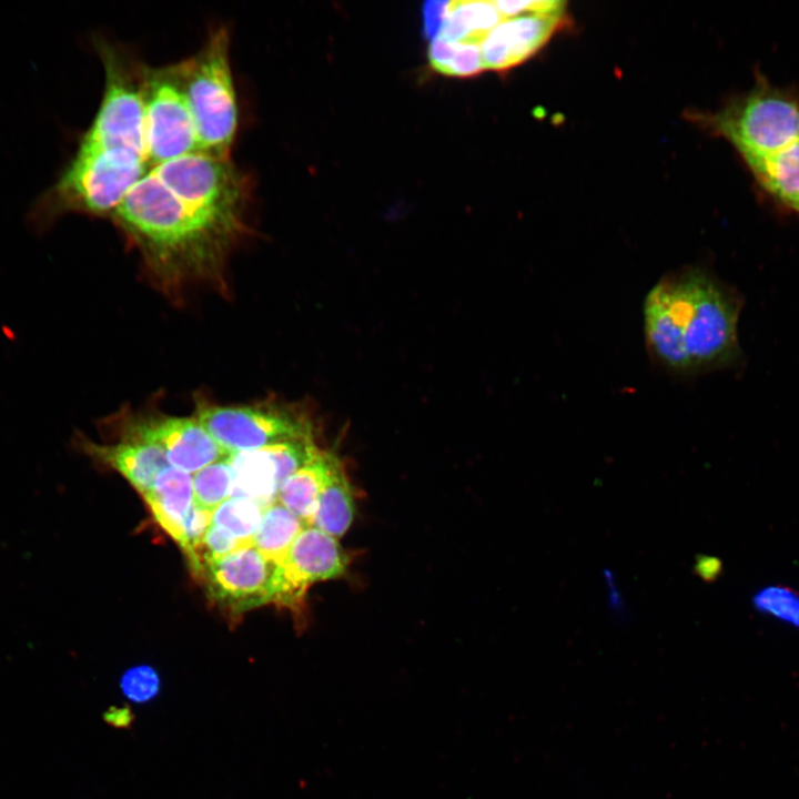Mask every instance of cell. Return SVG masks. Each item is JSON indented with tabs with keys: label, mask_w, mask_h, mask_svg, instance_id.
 <instances>
[{
	"label": "cell",
	"mask_w": 799,
	"mask_h": 799,
	"mask_svg": "<svg viewBox=\"0 0 799 799\" xmlns=\"http://www.w3.org/2000/svg\"><path fill=\"white\" fill-rule=\"evenodd\" d=\"M741 307L737 291L707 267L687 265L666 273L643 305L649 358L678 377L735 366L741 357Z\"/></svg>",
	"instance_id": "6da1fadb"
},
{
	"label": "cell",
	"mask_w": 799,
	"mask_h": 799,
	"mask_svg": "<svg viewBox=\"0 0 799 799\" xmlns=\"http://www.w3.org/2000/svg\"><path fill=\"white\" fill-rule=\"evenodd\" d=\"M111 220L170 294L196 283L224 286L227 257L246 233L186 205L150 170Z\"/></svg>",
	"instance_id": "7a4b0ae2"
},
{
	"label": "cell",
	"mask_w": 799,
	"mask_h": 799,
	"mask_svg": "<svg viewBox=\"0 0 799 799\" xmlns=\"http://www.w3.org/2000/svg\"><path fill=\"white\" fill-rule=\"evenodd\" d=\"M148 166L145 159L128 150L77 149L55 182L37 199L29 224L42 233L68 213L111 219Z\"/></svg>",
	"instance_id": "3957f363"
},
{
	"label": "cell",
	"mask_w": 799,
	"mask_h": 799,
	"mask_svg": "<svg viewBox=\"0 0 799 799\" xmlns=\"http://www.w3.org/2000/svg\"><path fill=\"white\" fill-rule=\"evenodd\" d=\"M174 64L194 121L199 150L230 158L239 105L227 29L215 28L194 54Z\"/></svg>",
	"instance_id": "277c9868"
},
{
	"label": "cell",
	"mask_w": 799,
	"mask_h": 799,
	"mask_svg": "<svg viewBox=\"0 0 799 799\" xmlns=\"http://www.w3.org/2000/svg\"><path fill=\"white\" fill-rule=\"evenodd\" d=\"M95 45L104 68V90L93 120L79 140L78 150L123 149L146 161L144 63L109 42L97 41Z\"/></svg>",
	"instance_id": "5b68a950"
},
{
	"label": "cell",
	"mask_w": 799,
	"mask_h": 799,
	"mask_svg": "<svg viewBox=\"0 0 799 799\" xmlns=\"http://www.w3.org/2000/svg\"><path fill=\"white\" fill-rule=\"evenodd\" d=\"M736 151L762 192L799 215V94L772 103Z\"/></svg>",
	"instance_id": "8992f818"
},
{
	"label": "cell",
	"mask_w": 799,
	"mask_h": 799,
	"mask_svg": "<svg viewBox=\"0 0 799 799\" xmlns=\"http://www.w3.org/2000/svg\"><path fill=\"white\" fill-rule=\"evenodd\" d=\"M150 171L186 205L247 232L251 180L231 158L196 150Z\"/></svg>",
	"instance_id": "52a82bcc"
},
{
	"label": "cell",
	"mask_w": 799,
	"mask_h": 799,
	"mask_svg": "<svg viewBox=\"0 0 799 799\" xmlns=\"http://www.w3.org/2000/svg\"><path fill=\"white\" fill-rule=\"evenodd\" d=\"M194 417L230 455L313 437L309 417L280 404L218 405L198 400Z\"/></svg>",
	"instance_id": "ba28073f"
},
{
	"label": "cell",
	"mask_w": 799,
	"mask_h": 799,
	"mask_svg": "<svg viewBox=\"0 0 799 799\" xmlns=\"http://www.w3.org/2000/svg\"><path fill=\"white\" fill-rule=\"evenodd\" d=\"M145 154L151 168L199 150L175 64L143 68Z\"/></svg>",
	"instance_id": "9c48e42d"
},
{
	"label": "cell",
	"mask_w": 799,
	"mask_h": 799,
	"mask_svg": "<svg viewBox=\"0 0 799 799\" xmlns=\"http://www.w3.org/2000/svg\"><path fill=\"white\" fill-rule=\"evenodd\" d=\"M347 566L348 557L338 539L306 526L276 568L272 604L302 615L309 588L342 577Z\"/></svg>",
	"instance_id": "30bf717a"
},
{
	"label": "cell",
	"mask_w": 799,
	"mask_h": 799,
	"mask_svg": "<svg viewBox=\"0 0 799 799\" xmlns=\"http://www.w3.org/2000/svg\"><path fill=\"white\" fill-rule=\"evenodd\" d=\"M276 568L251 545L208 564L199 579L213 604L240 616L272 604Z\"/></svg>",
	"instance_id": "8fae6325"
},
{
	"label": "cell",
	"mask_w": 799,
	"mask_h": 799,
	"mask_svg": "<svg viewBox=\"0 0 799 799\" xmlns=\"http://www.w3.org/2000/svg\"><path fill=\"white\" fill-rule=\"evenodd\" d=\"M122 423V438L159 446L171 466L189 474L224 459L223 449L195 417L132 415Z\"/></svg>",
	"instance_id": "7c38bea8"
},
{
	"label": "cell",
	"mask_w": 799,
	"mask_h": 799,
	"mask_svg": "<svg viewBox=\"0 0 799 799\" xmlns=\"http://www.w3.org/2000/svg\"><path fill=\"white\" fill-rule=\"evenodd\" d=\"M567 23L562 14H520L503 19L479 43L483 65L507 71L535 54Z\"/></svg>",
	"instance_id": "4fadbf2b"
},
{
	"label": "cell",
	"mask_w": 799,
	"mask_h": 799,
	"mask_svg": "<svg viewBox=\"0 0 799 799\" xmlns=\"http://www.w3.org/2000/svg\"><path fill=\"white\" fill-rule=\"evenodd\" d=\"M73 443L94 462L120 473L141 495L171 466L159 446L142 441L122 438L118 443L98 444L77 433Z\"/></svg>",
	"instance_id": "5bb4252c"
},
{
	"label": "cell",
	"mask_w": 799,
	"mask_h": 799,
	"mask_svg": "<svg viewBox=\"0 0 799 799\" xmlns=\"http://www.w3.org/2000/svg\"><path fill=\"white\" fill-rule=\"evenodd\" d=\"M142 497L156 523L179 544L193 506L192 475L169 466Z\"/></svg>",
	"instance_id": "9a60e30c"
},
{
	"label": "cell",
	"mask_w": 799,
	"mask_h": 799,
	"mask_svg": "<svg viewBox=\"0 0 799 799\" xmlns=\"http://www.w3.org/2000/svg\"><path fill=\"white\" fill-rule=\"evenodd\" d=\"M340 463L335 454L320 449L280 486L277 502L312 526L322 490Z\"/></svg>",
	"instance_id": "2e32d148"
},
{
	"label": "cell",
	"mask_w": 799,
	"mask_h": 799,
	"mask_svg": "<svg viewBox=\"0 0 799 799\" xmlns=\"http://www.w3.org/2000/svg\"><path fill=\"white\" fill-rule=\"evenodd\" d=\"M233 483L230 497L251 499L264 509L277 502L279 466L272 446L231 454Z\"/></svg>",
	"instance_id": "e0dca14e"
},
{
	"label": "cell",
	"mask_w": 799,
	"mask_h": 799,
	"mask_svg": "<svg viewBox=\"0 0 799 799\" xmlns=\"http://www.w3.org/2000/svg\"><path fill=\"white\" fill-rule=\"evenodd\" d=\"M502 20L494 1L455 0L449 2L438 36L453 42L479 44Z\"/></svg>",
	"instance_id": "ac0fdd59"
},
{
	"label": "cell",
	"mask_w": 799,
	"mask_h": 799,
	"mask_svg": "<svg viewBox=\"0 0 799 799\" xmlns=\"http://www.w3.org/2000/svg\"><path fill=\"white\" fill-rule=\"evenodd\" d=\"M354 517L353 489L340 463L322 490L312 526L338 539L350 529Z\"/></svg>",
	"instance_id": "d6986e66"
},
{
	"label": "cell",
	"mask_w": 799,
	"mask_h": 799,
	"mask_svg": "<svg viewBox=\"0 0 799 799\" xmlns=\"http://www.w3.org/2000/svg\"><path fill=\"white\" fill-rule=\"evenodd\" d=\"M305 527L306 525L297 516L275 502L263 510L252 546L279 567Z\"/></svg>",
	"instance_id": "ffe728a7"
},
{
	"label": "cell",
	"mask_w": 799,
	"mask_h": 799,
	"mask_svg": "<svg viewBox=\"0 0 799 799\" xmlns=\"http://www.w3.org/2000/svg\"><path fill=\"white\" fill-rule=\"evenodd\" d=\"M427 52L432 68L446 75L469 78L485 70L477 43L453 42L437 36Z\"/></svg>",
	"instance_id": "44dd1931"
},
{
	"label": "cell",
	"mask_w": 799,
	"mask_h": 799,
	"mask_svg": "<svg viewBox=\"0 0 799 799\" xmlns=\"http://www.w3.org/2000/svg\"><path fill=\"white\" fill-rule=\"evenodd\" d=\"M264 508L243 497H229L213 513L211 524L218 525L245 546H251L261 524Z\"/></svg>",
	"instance_id": "7402d4cb"
},
{
	"label": "cell",
	"mask_w": 799,
	"mask_h": 799,
	"mask_svg": "<svg viewBox=\"0 0 799 799\" xmlns=\"http://www.w3.org/2000/svg\"><path fill=\"white\" fill-rule=\"evenodd\" d=\"M227 457L192 475L193 503L199 508L213 513L231 496L233 474Z\"/></svg>",
	"instance_id": "603a6c76"
},
{
	"label": "cell",
	"mask_w": 799,
	"mask_h": 799,
	"mask_svg": "<svg viewBox=\"0 0 799 799\" xmlns=\"http://www.w3.org/2000/svg\"><path fill=\"white\" fill-rule=\"evenodd\" d=\"M752 605L757 611L799 628V594L791 587H763L754 595Z\"/></svg>",
	"instance_id": "cb8c5ba5"
},
{
	"label": "cell",
	"mask_w": 799,
	"mask_h": 799,
	"mask_svg": "<svg viewBox=\"0 0 799 799\" xmlns=\"http://www.w3.org/2000/svg\"><path fill=\"white\" fill-rule=\"evenodd\" d=\"M120 686L130 700L145 702L158 695L160 678L152 667L141 665L127 670L121 678Z\"/></svg>",
	"instance_id": "d4e9b609"
},
{
	"label": "cell",
	"mask_w": 799,
	"mask_h": 799,
	"mask_svg": "<svg viewBox=\"0 0 799 799\" xmlns=\"http://www.w3.org/2000/svg\"><path fill=\"white\" fill-rule=\"evenodd\" d=\"M211 519L212 513L199 508L193 503L184 523L181 540L178 544L184 553L189 566L192 564L195 550L211 525Z\"/></svg>",
	"instance_id": "484cf974"
},
{
	"label": "cell",
	"mask_w": 799,
	"mask_h": 799,
	"mask_svg": "<svg viewBox=\"0 0 799 799\" xmlns=\"http://www.w3.org/2000/svg\"><path fill=\"white\" fill-rule=\"evenodd\" d=\"M503 19L520 14H562L566 2L560 0L494 1Z\"/></svg>",
	"instance_id": "4316f807"
},
{
	"label": "cell",
	"mask_w": 799,
	"mask_h": 799,
	"mask_svg": "<svg viewBox=\"0 0 799 799\" xmlns=\"http://www.w3.org/2000/svg\"><path fill=\"white\" fill-rule=\"evenodd\" d=\"M451 1H425L422 6L423 36L429 40L438 36Z\"/></svg>",
	"instance_id": "83f0119b"
},
{
	"label": "cell",
	"mask_w": 799,
	"mask_h": 799,
	"mask_svg": "<svg viewBox=\"0 0 799 799\" xmlns=\"http://www.w3.org/2000/svg\"><path fill=\"white\" fill-rule=\"evenodd\" d=\"M722 570L721 562L716 557L700 556L696 560L695 573L705 581L716 580Z\"/></svg>",
	"instance_id": "f1b7e54d"
},
{
	"label": "cell",
	"mask_w": 799,
	"mask_h": 799,
	"mask_svg": "<svg viewBox=\"0 0 799 799\" xmlns=\"http://www.w3.org/2000/svg\"><path fill=\"white\" fill-rule=\"evenodd\" d=\"M104 719L114 727H128L132 721V712L128 707H114L107 710Z\"/></svg>",
	"instance_id": "f546056e"
}]
</instances>
